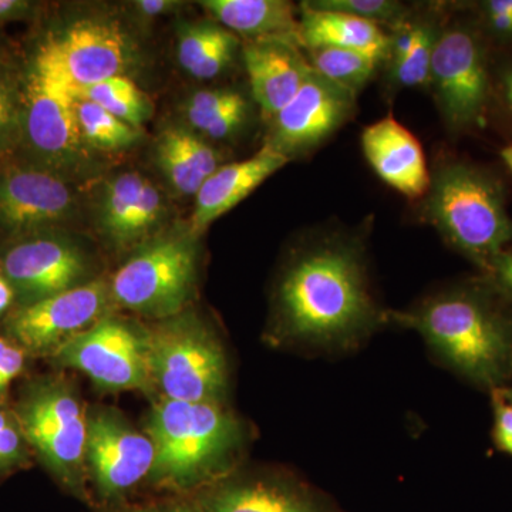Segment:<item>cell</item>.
Segmentation results:
<instances>
[{
  "label": "cell",
  "mask_w": 512,
  "mask_h": 512,
  "mask_svg": "<svg viewBox=\"0 0 512 512\" xmlns=\"http://www.w3.org/2000/svg\"><path fill=\"white\" fill-rule=\"evenodd\" d=\"M279 338L313 352L359 349L389 323L370 289L365 249L353 238H318L293 256L276 292Z\"/></svg>",
  "instance_id": "obj_1"
},
{
  "label": "cell",
  "mask_w": 512,
  "mask_h": 512,
  "mask_svg": "<svg viewBox=\"0 0 512 512\" xmlns=\"http://www.w3.org/2000/svg\"><path fill=\"white\" fill-rule=\"evenodd\" d=\"M389 323L419 333L431 355L468 383L491 393L510 386L512 316L493 289H444L409 311H389Z\"/></svg>",
  "instance_id": "obj_2"
},
{
  "label": "cell",
  "mask_w": 512,
  "mask_h": 512,
  "mask_svg": "<svg viewBox=\"0 0 512 512\" xmlns=\"http://www.w3.org/2000/svg\"><path fill=\"white\" fill-rule=\"evenodd\" d=\"M146 431L156 451L148 480L175 493H197L228 476L245 443L244 424L221 403L161 397Z\"/></svg>",
  "instance_id": "obj_3"
},
{
  "label": "cell",
  "mask_w": 512,
  "mask_h": 512,
  "mask_svg": "<svg viewBox=\"0 0 512 512\" xmlns=\"http://www.w3.org/2000/svg\"><path fill=\"white\" fill-rule=\"evenodd\" d=\"M426 214L448 244L487 271L512 242V220L500 184L463 163L437 170L426 195Z\"/></svg>",
  "instance_id": "obj_4"
},
{
  "label": "cell",
  "mask_w": 512,
  "mask_h": 512,
  "mask_svg": "<svg viewBox=\"0 0 512 512\" xmlns=\"http://www.w3.org/2000/svg\"><path fill=\"white\" fill-rule=\"evenodd\" d=\"M19 144L26 163L60 175L86 160L76 113V87L63 76L43 43L19 73Z\"/></svg>",
  "instance_id": "obj_5"
},
{
  "label": "cell",
  "mask_w": 512,
  "mask_h": 512,
  "mask_svg": "<svg viewBox=\"0 0 512 512\" xmlns=\"http://www.w3.org/2000/svg\"><path fill=\"white\" fill-rule=\"evenodd\" d=\"M146 333L148 370L168 399L221 403L228 387V357L217 333L192 312L161 320Z\"/></svg>",
  "instance_id": "obj_6"
},
{
  "label": "cell",
  "mask_w": 512,
  "mask_h": 512,
  "mask_svg": "<svg viewBox=\"0 0 512 512\" xmlns=\"http://www.w3.org/2000/svg\"><path fill=\"white\" fill-rule=\"evenodd\" d=\"M30 450L60 484L82 501L86 487L87 416L79 396L60 377H43L23 390L15 410Z\"/></svg>",
  "instance_id": "obj_7"
},
{
  "label": "cell",
  "mask_w": 512,
  "mask_h": 512,
  "mask_svg": "<svg viewBox=\"0 0 512 512\" xmlns=\"http://www.w3.org/2000/svg\"><path fill=\"white\" fill-rule=\"evenodd\" d=\"M197 274L194 238L167 237L151 242L121 266L111 282V296L123 306L153 318L183 312Z\"/></svg>",
  "instance_id": "obj_8"
},
{
  "label": "cell",
  "mask_w": 512,
  "mask_h": 512,
  "mask_svg": "<svg viewBox=\"0 0 512 512\" xmlns=\"http://www.w3.org/2000/svg\"><path fill=\"white\" fill-rule=\"evenodd\" d=\"M430 82L451 130L464 131L481 123L490 82L487 56L476 32L453 26L437 35Z\"/></svg>",
  "instance_id": "obj_9"
},
{
  "label": "cell",
  "mask_w": 512,
  "mask_h": 512,
  "mask_svg": "<svg viewBox=\"0 0 512 512\" xmlns=\"http://www.w3.org/2000/svg\"><path fill=\"white\" fill-rule=\"evenodd\" d=\"M154 456L150 437L114 410L87 417L86 468L103 510L126 504L124 497L150 477Z\"/></svg>",
  "instance_id": "obj_10"
},
{
  "label": "cell",
  "mask_w": 512,
  "mask_h": 512,
  "mask_svg": "<svg viewBox=\"0 0 512 512\" xmlns=\"http://www.w3.org/2000/svg\"><path fill=\"white\" fill-rule=\"evenodd\" d=\"M55 363L89 376L109 390H150L146 333L123 320L104 318L52 353Z\"/></svg>",
  "instance_id": "obj_11"
},
{
  "label": "cell",
  "mask_w": 512,
  "mask_h": 512,
  "mask_svg": "<svg viewBox=\"0 0 512 512\" xmlns=\"http://www.w3.org/2000/svg\"><path fill=\"white\" fill-rule=\"evenodd\" d=\"M110 295L106 282L94 281L19 306L5 320L8 339L26 353L52 355L64 342L101 320Z\"/></svg>",
  "instance_id": "obj_12"
},
{
  "label": "cell",
  "mask_w": 512,
  "mask_h": 512,
  "mask_svg": "<svg viewBox=\"0 0 512 512\" xmlns=\"http://www.w3.org/2000/svg\"><path fill=\"white\" fill-rule=\"evenodd\" d=\"M191 500L204 512H348L301 478L274 471L229 473Z\"/></svg>",
  "instance_id": "obj_13"
},
{
  "label": "cell",
  "mask_w": 512,
  "mask_h": 512,
  "mask_svg": "<svg viewBox=\"0 0 512 512\" xmlns=\"http://www.w3.org/2000/svg\"><path fill=\"white\" fill-rule=\"evenodd\" d=\"M19 306L42 301L82 285L86 259L76 245L52 231L12 239L0 261Z\"/></svg>",
  "instance_id": "obj_14"
},
{
  "label": "cell",
  "mask_w": 512,
  "mask_h": 512,
  "mask_svg": "<svg viewBox=\"0 0 512 512\" xmlns=\"http://www.w3.org/2000/svg\"><path fill=\"white\" fill-rule=\"evenodd\" d=\"M42 43L76 90L110 77L126 76L134 62L133 42L113 20H76Z\"/></svg>",
  "instance_id": "obj_15"
},
{
  "label": "cell",
  "mask_w": 512,
  "mask_h": 512,
  "mask_svg": "<svg viewBox=\"0 0 512 512\" xmlns=\"http://www.w3.org/2000/svg\"><path fill=\"white\" fill-rule=\"evenodd\" d=\"M73 208V192L60 175L28 163L0 168V229L10 239L53 231Z\"/></svg>",
  "instance_id": "obj_16"
},
{
  "label": "cell",
  "mask_w": 512,
  "mask_h": 512,
  "mask_svg": "<svg viewBox=\"0 0 512 512\" xmlns=\"http://www.w3.org/2000/svg\"><path fill=\"white\" fill-rule=\"evenodd\" d=\"M356 94L313 72L272 119L269 146L289 160L319 147L352 117Z\"/></svg>",
  "instance_id": "obj_17"
},
{
  "label": "cell",
  "mask_w": 512,
  "mask_h": 512,
  "mask_svg": "<svg viewBox=\"0 0 512 512\" xmlns=\"http://www.w3.org/2000/svg\"><path fill=\"white\" fill-rule=\"evenodd\" d=\"M363 153L380 178L410 200L426 197L431 177L420 141L392 114L362 134Z\"/></svg>",
  "instance_id": "obj_18"
},
{
  "label": "cell",
  "mask_w": 512,
  "mask_h": 512,
  "mask_svg": "<svg viewBox=\"0 0 512 512\" xmlns=\"http://www.w3.org/2000/svg\"><path fill=\"white\" fill-rule=\"evenodd\" d=\"M242 55L252 96L266 119H274L313 73L292 40H248Z\"/></svg>",
  "instance_id": "obj_19"
},
{
  "label": "cell",
  "mask_w": 512,
  "mask_h": 512,
  "mask_svg": "<svg viewBox=\"0 0 512 512\" xmlns=\"http://www.w3.org/2000/svg\"><path fill=\"white\" fill-rule=\"evenodd\" d=\"M289 161L284 154L265 144L248 160L218 168L195 195L197 201L192 215V234H200L212 222L237 207L239 202L244 201Z\"/></svg>",
  "instance_id": "obj_20"
},
{
  "label": "cell",
  "mask_w": 512,
  "mask_h": 512,
  "mask_svg": "<svg viewBox=\"0 0 512 512\" xmlns=\"http://www.w3.org/2000/svg\"><path fill=\"white\" fill-rule=\"evenodd\" d=\"M299 45L306 50L318 47L357 50L383 60L389 57L392 37L369 20L309 8L303 3L298 32Z\"/></svg>",
  "instance_id": "obj_21"
},
{
  "label": "cell",
  "mask_w": 512,
  "mask_h": 512,
  "mask_svg": "<svg viewBox=\"0 0 512 512\" xmlns=\"http://www.w3.org/2000/svg\"><path fill=\"white\" fill-rule=\"evenodd\" d=\"M202 8L229 32L249 40L284 39L298 42L295 6L285 0H205Z\"/></svg>",
  "instance_id": "obj_22"
},
{
  "label": "cell",
  "mask_w": 512,
  "mask_h": 512,
  "mask_svg": "<svg viewBox=\"0 0 512 512\" xmlns=\"http://www.w3.org/2000/svg\"><path fill=\"white\" fill-rule=\"evenodd\" d=\"M158 168L183 195H197L220 165L217 151L184 127L165 128L156 143Z\"/></svg>",
  "instance_id": "obj_23"
},
{
  "label": "cell",
  "mask_w": 512,
  "mask_h": 512,
  "mask_svg": "<svg viewBox=\"0 0 512 512\" xmlns=\"http://www.w3.org/2000/svg\"><path fill=\"white\" fill-rule=\"evenodd\" d=\"M238 37L215 23H200L181 30L178 63L198 80L220 76L234 59Z\"/></svg>",
  "instance_id": "obj_24"
},
{
  "label": "cell",
  "mask_w": 512,
  "mask_h": 512,
  "mask_svg": "<svg viewBox=\"0 0 512 512\" xmlns=\"http://www.w3.org/2000/svg\"><path fill=\"white\" fill-rule=\"evenodd\" d=\"M83 99L99 104L113 116L140 128L153 114V103L130 77L116 76L76 90Z\"/></svg>",
  "instance_id": "obj_25"
},
{
  "label": "cell",
  "mask_w": 512,
  "mask_h": 512,
  "mask_svg": "<svg viewBox=\"0 0 512 512\" xmlns=\"http://www.w3.org/2000/svg\"><path fill=\"white\" fill-rule=\"evenodd\" d=\"M308 53L313 72L353 94L359 93L370 82L382 62L357 50L336 47H318Z\"/></svg>",
  "instance_id": "obj_26"
},
{
  "label": "cell",
  "mask_w": 512,
  "mask_h": 512,
  "mask_svg": "<svg viewBox=\"0 0 512 512\" xmlns=\"http://www.w3.org/2000/svg\"><path fill=\"white\" fill-rule=\"evenodd\" d=\"M76 113L84 144L104 151L123 150L134 146L140 138V128L113 116L99 104L76 94Z\"/></svg>",
  "instance_id": "obj_27"
},
{
  "label": "cell",
  "mask_w": 512,
  "mask_h": 512,
  "mask_svg": "<svg viewBox=\"0 0 512 512\" xmlns=\"http://www.w3.org/2000/svg\"><path fill=\"white\" fill-rule=\"evenodd\" d=\"M147 178L134 173L117 175L107 184L101 202V227L114 241L119 242L128 215L140 197Z\"/></svg>",
  "instance_id": "obj_28"
},
{
  "label": "cell",
  "mask_w": 512,
  "mask_h": 512,
  "mask_svg": "<svg viewBox=\"0 0 512 512\" xmlns=\"http://www.w3.org/2000/svg\"><path fill=\"white\" fill-rule=\"evenodd\" d=\"M437 35L429 23H417V35L412 50L392 66V77L397 86L420 87L430 82L431 57Z\"/></svg>",
  "instance_id": "obj_29"
},
{
  "label": "cell",
  "mask_w": 512,
  "mask_h": 512,
  "mask_svg": "<svg viewBox=\"0 0 512 512\" xmlns=\"http://www.w3.org/2000/svg\"><path fill=\"white\" fill-rule=\"evenodd\" d=\"M309 8L346 13L356 18L376 23H396L402 25L404 6L393 0H313L305 2Z\"/></svg>",
  "instance_id": "obj_30"
},
{
  "label": "cell",
  "mask_w": 512,
  "mask_h": 512,
  "mask_svg": "<svg viewBox=\"0 0 512 512\" xmlns=\"http://www.w3.org/2000/svg\"><path fill=\"white\" fill-rule=\"evenodd\" d=\"M163 212V197H161L156 185L147 180L136 205L128 215L119 242L126 244V242L136 241V239L143 237L150 229L156 227Z\"/></svg>",
  "instance_id": "obj_31"
},
{
  "label": "cell",
  "mask_w": 512,
  "mask_h": 512,
  "mask_svg": "<svg viewBox=\"0 0 512 512\" xmlns=\"http://www.w3.org/2000/svg\"><path fill=\"white\" fill-rule=\"evenodd\" d=\"M29 451L15 412L0 407V477L28 463Z\"/></svg>",
  "instance_id": "obj_32"
},
{
  "label": "cell",
  "mask_w": 512,
  "mask_h": 512,
  "mask_svg": "<svg viewBox=\"0 0 512 512\" xmlns=\"http://www.w3.org/2000/svg\"><path fill=\"white\" fill-rule=\"evenodd\" d=\"M244 96L227 89L200 90L192 94L185 104V117L188 124L195 130H200L208 121L220 116L229 107L235 106Z\"/></svg>",
  "instance_id": "obj_33"
},
{
  "label": "cell",
  "mask_w": 512,
  "mask_h": 512,
  "mask_svg": "<svg viewBox=\"0 0 512 512\" xmlns=\"http://www.w3.org/2000/svg\"><path fill=\"white\" fill-rule=\"evenodd\" d=\"M248 104L247 100L239 101L235 106L229 107L220 116L215 117L200 128L201 136L212 138V140H222L237 133L242 124L247 120Z\"/></svg>",
  "instance_id": "obj_34"
},
{
  "label": "cell",
  "mask_w": 512,
  "mask_h": 512,
  "mask_svg": "<svg viewBox=\"0 0 512 512\" xmlns=\"http://www.w3.org/2000/svg\"><path fill=\"white\" fill-rule=\"evenodd\" d=\"M25 352L10 339L0 338V397L8 392L10 383L22 375L26 366Z\"/></svg>",
  "instance_id": "obj_35"
},
{
  "label": "cell",
  "mask_w": 512,
  "mask_h": 512,
  "mask_svg": "<svg viewBox=\"0 0 512 512\" xmlns=\"http://www.w3.org/2000/svg\"><path fill=\"white\" fill-rule=\"evenodd\" d=\"M493 394V439L498 450L512 456V404L505 402L495 390Z\"/></svg>",
  "instance_id": "obj_36"
},
{
  "label": "cell",
  "mask_w": 512,
  "mask_h": 512,
  "mask_svg": "<svg viewBox=\"0 0 512 512\" xmlns=\"http://www.w3.org/2000/svg\"><path fill=\"white\" fill-rule=\"evenodd\" d=\"M493 291L512 301V247H507L495 256L487 268Z\"/></svg>",
  "instance_id": "obj_37"
},
{
  "label": "cell",
  "mask_w": 512,
  "mask_h": 512,
  "mask_svg": "<svg viewBox=\"0 0 512 512\" xmlns=\"http://www.w3.org/2000/svg\"><path fill=\"white\" fill-rule=\"evenodd\" d=\"M483 12L495 35L512 37V0H487Z\"/></svg>",
  "instance_id": "obj_38"
},
{
  "label": "cell",
  "mask_w": 512,
  "mask_h": 512,
  "mask_svg": "<svg viewBox=\"0 0 512 512\" xmlns=\"http://www.w3.org/2000/svg\"><path fill=\"white\" fill-rule=\"evenodd\" d=\"M103 512H204L192 500H167L158 503L124 504Z\"/></svg>",
  "instance_id": "obj_39"
},
{
  "label": "cell",
  "mask_w": 512,
  "mask_h": 512,
  "mask_svg": "<svg viewBox=\"0 0 512 512\" xmlns=\"http://www.w3.org/2000/svg\"><path fill=\"white\" fill-rule=\"evenodd\" d=\"M18 117L0 110V157L9 156L19 144Z\"/></svg>",
  "instance_id": "obj_40"
},
{
  "label": "cell",
  "mask_w": 512,
  "mask_h": 512,
  "mask_svg": "<svg viewBox=\"0 0 512 512\" xmlns=\"http://www.w3.org/2000/svg\"><path fill=\"white\" fill-rule=\"evenodd\" d=\"M36 3L29 0H0V26L33 18Z\"/></svg>",
  "instance_id": "obj_41"
},
{
  "label": "cell",
  "mask_w": 512,
  "mask_h": 512,
  "mask_svg": "<svg viewBox=\"0 0 512 512\" xmlns=\"http://www.w3.org/2000/svg\"><path fill=\"white\" fill-rule=\"evenodd\" d=\"M180 5V2H173V0H140L134 3V8L143 18H156V16L173 12Z\"/></svg>",
  "instance_id": "obj_42"
},
{
  "label": "cell",
  "mask_w": 512,
  "mask_h": 512,
  "mask_svg": "<svg viewBox=\"0 0 512 512\" xmlns=\"http://www.w3.org/2000/svg\"><path fill=\"white\" fill-rule=\"evenodd\" d=\"M16 301V293L13 291L12 285L6 281L5 276L0 274V318L6 315L10 306Z\"/></svg>",
  "instance_id": "obj_43"
},
{
  "label": "cell",
  "mask_w": 512,
  "mask_h": 512,
  "mask_svg": "<svg viewBox=\"0 0 512 512\" xmlns=\"http://www.w3.org/2000/svg\"><path fill=\"white\" fill-rule=\"evenodd\" d=\"M503 89L505 103H507L508 109L512 113V66L505 72Z\"/></svg>",
  "instance_id": "obj_44"
},
{
  "label": "cell",
  "mask_w": 512,
  "mask_h": 512,
  "mask_svg": "<svg viewBox=\"0 0 512 512\" xmlns=\"http://www.w3.org/2000/svg\"><path fill=\"white\" fill-rule=\"evenodd\" d=\"M501 158H503L505 165L510 168L512 173V146L505 147L503 151H501Z\"/></svg>",
  "instance_id": "obj_45"
},
{
  "label": "cell",
  "mask_w": 512,
  "mask_h": 512,
  "mask_svg": "<svg viewBox=\"0 0 512 512\" xmlns=\"http://www.w3.org/2000/svg\"><path fill=\"white\" fill-rule=\"evenodd\" d=\"M497 392L501 394V397H503L505 402L512 404V384H510V386L503 387V389L497 390Z\"/></svg>",
  "instance_id": "obj_46"
},
{
  "label": "cell",
  "mask_w": 512,
  "mask_h": 512,
  "mask_svg": "<svg viewBox=\"0 0 512 512\" xmlns=\"http://www.w3.org/2000/svg\"><path fill=\"white\" fill-rule=\"evenodd\" d=\"M3 63V56H2V49H0V66H2Z\"/></svg>",
  "instance_id": "obj_47"
}]
</instances>
